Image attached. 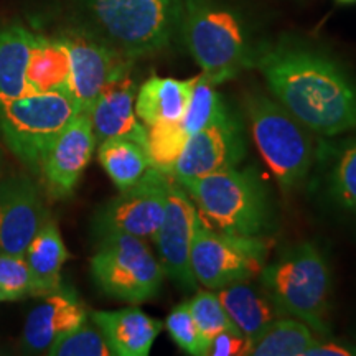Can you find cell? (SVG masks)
<instances>
[{"label":"cell","mask_w":356,"mask_h":356,"mask_svg":"<svg viewBox=\"0 0 356 356\" xmlns=\"http://www.w3.org/2000/svg\"><path fill=\"white\" fill-rule=\"evenodd\" d=\"M163 325H165L168 335L175 341L178 348L185 351L186 355H208V345L204 343L202 333H200L197 323H195L188 302H181L180 305L173 307Z\"/></svg>","instance_id":"cell-31"},{"label":"cell","mask_w":356,"mask_h":356,"mask_svg":"<svg viewBox=\"0 0 356 356\" xmlns=\"http://www.w3.org/2000/svg\"><path fill=\"white\" fill-rule=\"evenodd\" d=\"M33 35L20 24L0 25V101L15 99L26 91Z\"/></svg>","instance_id":"cell-23"},{"label":"cell","mask_w":356,"mask_h":356,"mask_svg":"<svg viewBox=\"0 0 356 356\" xmlns=\"http://www.w3.org/2000/svg\"><path fill=\"white\" fill-rule=\"evenodd\" d=\"M97 159L119 191L139 181L142 175L152 167L144 147L121 137L99 142Z\"/></svg>","instance_id":"cell-25"},{"label":"cell","mask_w":356,"mask_h":356,"mask_svg":"<svg viewBox=\"0 0 356 356\" xmlns=\"http://www.w3.org/2000/svg\"><path fill=\"white\" fill-rule=\"evenodd\" d=\"M71 60V96L81 113H89L108 84L131 71L132 61L78 30L60 35Z\"/></svg>","instance_id":"cell-15"},{"label":"cell","mask_w":356,"mask_h":356,"mask_svg":"<svg viewBox=\"0 0 356 356\" xmlns=\"http://www.w3.org/2000/svg\"><path fill=\"white\" fill-rule=\"evenodd\" d=\"M203 216L225 233L262 238L273 228V204L251 168L231 167L181 185Z\"/></svg>","instance_id":"cell-5"},{"label":"cell","mask_w":356,"mask_h":356,"mask_svg":"<svg viewBox=\"0 0 356 356\" xmlns=\"http://www.w3.org/2000/svg\"><path fill=\"white\" fill-rule=\"evenodd\" d=\"M330 191L340 207L356 211V136L338 150L330 175Z\"/></svg>","instance_id":"cell-30"},{"label":"cell","mask_w":356,"mask_h":356,"mask_svg":"<svg viewBox=\"0 0 356 356\" xmlns=\"http://www.w3.org/2000/svg\"><path fill=\"white\" fill-rule=\"evenodd\" d=\"M136 96L137 83L131 71L113 79L102 89L88 113L97 142L121 137L137 142L145 149L147 126L136 114Z\"/></svg>","instance_id":"cell-16"},{"label":"cell","mask_w":356,"mask_h":356,"mask_svg":"<svg viewBox=\"0 0 356 356\" xmlns=\"http://www.w3.org/2000/svg\"><path fill=\"white\" fill-rule=\"evenodd\" d=\"M248 338L238 330H225L213 338L208 346L211 356H239L246 355Z\"/></svg>","instance_id":"cell-33"},{"label":"cell","mask_w":356,"mask_h":356,"mask_svg":"<svg viewBox=\"0 0 356 356\" xmlns=\"http://www.w3.org/2000/svg\"><path fill=\"white\" fill-rule=\"evenodd\" d=\"M188 137L181 122H160L147 126L145 150L152 167L172 175Z\"/></svg>","instance_id":"cell-27"},{"label":"cell","mask_w":356,"mask_h":356,"mask_svg":"<svg viewBox=\"0 0 356 356\" xmlns=\"http://www.w3.org/2000/svg\"><path fill=\"white\" fill-rule=\"evenodd\" d=\"M228 113L229 111L226 108L220 92L216 91L215 84L208 81L203 74H198L180 122L186 134L193 136V134L218 122Z\"/></svg>","instance_id":"cell-26"},{"label":"cell","mask_w":356,"mask_h":356,"mask_svg":"<svg viewBox=\"0 0 356 356\" xmlns=\"http://www.w3.org/2000/svg\"><path fill=\"white\" fill-rule=\"evenodd\" d=\"M186 302H188L190 312L200 333H202L204 343L208 346L218 333L225 330H238L234 323L231 322L229 315L226 314L216 291H210V289L197 291L195 296Z\"/></svg>","instance_id":"cell-28"},{"label":"cell","mask_w":356,"mask_h":356,"mask_svg":"<svg viewBox=\"0 0 356 356\" xmlns=\"http://www.w3.org/2000/svg\"><path fill=\"white\" fill-rule=\"evenodd\" d=\"M26 89L38 92L58 91L71 96V60L60 35H33L26 66Z\"/></svg>","instance_id":"cell-22"},{"label":"cell","mask_w":356,"mask_h":356,"mask_svg":"<svg viewBox=\"0 0 356 356\" xmlns=\"http://www.w3.org/2000/svg\"><path fill=\"white\" fill-rule=\"evenodd\" d=\"M17 299L12 296L10 292H7L6 289L0 287V302H15Z\"/></svg>","instance_id":"cell-35"},{"label":"cell","mask_w":356,"mask_h":356,"mask_svg":"<svg viewBox=\"0 0 356 356\" xmlns=\"http://www.w3.org/2000/svg\"><path fill=\"white\" fill-rule=\"evenodd\" d=\"M180 32L202 74L215 86L254 66L257 44L241 8L231 0H184Z\"/></svg>","instance_id":"cell-3"},{"label":"cell","mask_w":356,"mask_h":356,"mask_svg":"<svg viewBox=\"0 0 356 356\" xmlns=\"http://www.w3.org/2000/svg\"><path fill=\"white\" fill-rule=\"evenodd\" d=\"M96 136L88 113H78L43 155L40 175L55 200L73 195L96 149Z\"/></svg>","instance_id":"cell-14"},{"label":"cell","mask_w":356,"mask_h":356,"mask_svg":"<svg viewBox=\"0 0 356 356\" xmlns=\"http://www.w3.org/2000/svg\"><path fill=\"white\" fill-rule=\"evenodd\" d=\"M244 109L262 160L284 191L297 188L315 159L312 131L280 102L261 92L244 96Z\"/></svg>","instance_id":"cell-6"},{"label":"cell","mask_w":356,"mask_h":356,"mask_svg":"<svg viewBox=\"0 0 356 356\" xmlns=\"http://www.w3.org/2000/svg\"><path fill=\"white\" fill-rule=\"evenodd\" d=\"M338 2H341V3H355L356 0H338Z\"/></svg>","instance_id":"cell-37"},{"label":"cell","mask_w":356,"mask_h":356,"mask_svg":"<svg viewBox=\"0 0 356 356\" xmlns=\"http://www.w3.org/2000/svg\"><path fill=\"white\" fill-rule=\"evenodd\" d=\"M24 259L29 266L35 286V297H43L60 289L61 270L70 252L61 238L55 220H48L26 248Z\"/></svg>","instance_id":"cell-21"},{"label":"cell","mask_w":356,"mask_h":356,"mask_svg":"<svg viewBox=\"0 0 356 356\" xmlns=\"http://www.w3.org/2000/svg\"><path fill=\"white\" fill-rule=\"evenodd\" d=\"M50 220L40 185L26 172L0 178V252L24 257L40 228Z\"/></svg>","instance_id":"cell-11"},{"label":"cell","mask_w":356,"mask_h":356,"mask_svg":"<svg viewBox=\"0 0 356 356\" xmlns=\"http://www.w3.org/2000/svg\"><path fill=\"white\" fill-rule=\"evenodd\" d=\"M197 218V208L190 195L175 181L168 193L165 215L152 239L157 246L163 273L185 292L197 289V279L190 264Z\"/></svg>","instance_id":"cell-13"},{"label":"cell","mask_w":356,"mask_h":356,"mask_svg":"<svg viewBox=\"0 0 356 356\" xmlns=\"http://www.w3.org/2000/svg\"><path fill=\"white\" fill-rule=\"evenodd\" d=\"M73 7L78 32L134 61L170 47L184 0H73Z\"/></svg>","instance_id":"cell-2"},{"label":"cell","mask_w":356,"mask_h":356,"mask_svg":"<svg viewBox=\"0 0 356 356\" xmlns=\"http://www.w3.org/2000/svg\"><path fill=\"white\" fill-rule=\"evenodd\" d=\"M216 293L231 322L248 340L254 338L275 318L286 317L280 314L259 282L254 284L252 279L231 284L216 291Z\"/></svg>","instance_id":"cell-19"},{"label":"cell","mask_w":356,"mask_h":356,"mask_svg":"<svg viewBox=\"0 0 356 356\" xmlns=\"http://www.w3.org/2000/svg\"><path fill=\"white\" fill-rule=\"evenodd\" d=\"M0 287L10 292L17 300L35 296V286L24 257L0 252Z\"/></svg>","instance_id":"cell-32"},{"label":"cell","mask_w":356,"mask_h":356,"mask_svg":"<svg viewBox=\"0 0 356 356\" xmlns=\"http://www.w3.org/2000/svg\"><path fill=\"white\" fill-rule=\"evenodd\" d=\"M275 101L314 134L356 127V83L335 58L297 38L257 44L254 66Z\"/></svg>","instance_id":"cell-1"},{"label":"cell","mask_w":356,"mask_h":356,"mask_svg":"<svg viewBox=\"0 0 356 356\" xmlns=\"http://www.w3.org/2000/svg\"><path fill=\"white\" fill-rule=\"evenodd\" d=\"M3 173H6V152L0 147V178L3 177Z\"/></svg>","instance_id":"cell-36"},{"label":"cell","mask_w":356,"mask_h":356,"mask_svg":"<svg viewBox=\"0 0 356 356\" xmlns=\"http://www.w3.org/2000/svg\"><path fill=\"white\" fill-rule=\"evenodd\" d=\"M318 335L293 317H279L248 340V356H304Z\"/></svg>","instance_id":"cell-24"},{"label":"cell","mask_w":356,"mask_h":356,"mask_svg":"<svg viewBox=\"0 0 356 356\" xmlns=\"http://www.w3.org/2000/svg\"><path fill=\"white\" fill-rule=\"evenodd\" d=\"M257 282L280 314L307 323L318 337L330 338L332 270L318 246L302 241L287 248L262 267Z\"/></svg>","instance_id":"cell-4"},{"label":"cell","mask_w":356,"mask_h":356,"mask_svg":"<svg viewBox=\"0 0 356 356\" xmlns=\"http://www.w3.org/2000/svg\"><path fill=\"white\" fill-rule=\"evenodd\" d=\"M91 318L115 356H147L163 328L160 320L136 305L111 312L96 310Z\"/></svg>","instance_id":"cell-18"},{"label":"cell","mask_w":356,"mask_h":356,"mask_svg":"<svg viewBox=\"0 0 356 356\" xmlns=\"http://www.w3.org/2000/svg\"><path fill=\"white\" fill-rule=\"evenodd\" d=\"M267 243L262 238L215 229L198 215L190 264L197 284L220 291L231 284L254 280L266 266Z\"/></svg>","instance_id":"cell-9"},{"label":"cell","mask_w":356,"mask_h":356,"mask_svg":"<svg viewBox=\"0 0 356 356\" xmlns=\"http://www.w3.org/2000/svg\"><path fill=\"white\" fill-rule=\"evenodd\" d=\"M78 113L76 101L66 92L26 89L15 99L0 101V139L29 170L40 175L48 147Z\"/></svg>","instance_id":"cell-7"},{"label":"cell","mask_w":356,"mask_h":356,"mask_svg":"<svg viewBox=\"0 0 356 356\" xmlns=\"http://www.w3.org/2000/svg\"><path fill=\"white\" fill-rule=\"evenodd\" d=\"M91 277L108 297L139 305L157 296L165 273L145 239L114 233L99 238L91 257Z\"/></svg>","instance_id":"cell-8"},{"label":"cell","mask_w":356,"mask_h":356,"mask_svg":"<svg viewBox=\"0 0 356 356\" xmlns=\"http://www.w3.org/2000/svg\"><path fill=\"white\" fill-rule=\"evenodd\" d=\"M304 356H356V346L337 343L328 338L318 337L317 341L305 351Z\"/></svg>","instance_id":"cell-34"},{"label":"cell","mask_w":356,"mask_h":356,"mask_svg":"<svg viewBox=\"0 0 356 356\" xmlns=\"http://www.w3.org/2000/svg\"><path fill=\"white\" fill-rule=\"evenodd\" d=\"M88 320L86 307L70 287L43 296L25 320L22 346L26 353L47 355L60 337Z\"/></svg>","instance_id":"cell-17"},{"label":"cell","mask_w":356,"mask_h":356,"mask_svg":"<svg viewBox=\"0 0 356 356\" xmlns=\"http://www.w3.org/2000/svg\"><path fill=\"white\" fill-rule=\"evenodd\" d=\"M197 76L188 79L152 76L136 96V114L145 126L180 122L193 91Z\"/></svg>","instance_id":"cell-20"},{"label":"cell","mask_w":356,"mask_h":356,"mask_svg":"<svg viewBox=\"0 0 356 356\" xmlns=\"http://www.w3.org/2000/svg\"><path fill=\"white\" fill-rule=\"evenodd\" d=\"M50 356H111V348L97 325L84 320L79 327L60 337L51 348Z\"/></svg>","instance_id":"cell-29"},{"label":"cell","mask_w":356,"mask_h":356,"mask_svg":"<svg viewBox=\"0 0 356 356\" xmlns=\"http://www.w3.org/2000/svg\"><path fill=\"white\" fill-rule=\"evenodd\" d=\"M246 155L243 127L228 113L220 121L188 137L172 177L178 185L236 167Z\"/></svg>","instance_id":"cell-12"},{"label":"cell","mask_w":356,"mask_h":356,"mask_svg":"<svg viewBox=\"0 0 356 356\" xmlns=\"http://www.w3.org/2000/svg\"><path fill=\"white\" fill-rule=\"evenodd\" d=\"M175 178L150 167L139 181L119 191L97 210L92 231L97 238L124 233L140 239H152L163 220L168 193Z\"/></svg>","instance_id":"cell-10"}]
</instances>
